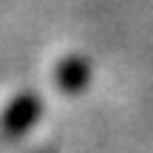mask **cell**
I'll return each instance as SVG.
<instances>
[{"instance_id": "cell-1", "label": "cell", "mask_w": 153, "mask_h": 153, "mask_svg": "<svg viewBox=\"0 0 153 153\" xmlns=\"http://www.w3.org/2000/svg\"><path fill=\"white\" fill-rule=\"evenodd\" d=\"M43 114V102H40L34 94H20L9 102V108L0 116V133L9 139H17L34 125Z\"/></svg>"}, {"instance_id": "cell-2", "label": "cell", "mask_w": 153, "mask_h": 153, "mask_svg": "<svg viewBox=\"0 0 153 153\" xmlns=\"http://www.w3.org/2000/svg\"><path fill=\"white\" fill-rule=\"evenodd\" d=\"M88 82V65L82 60H68L57 68V85L65 91H79Z\"/></svg>"}, {"instance_id": "cell-3", "label": "cell", "mask_w": 153, "mask_h": 153, "mask_svg": "<svg viewBox=\"0 0 153 153\" xmlns=\"http://www.w3.org/2000/svg\"><path fill=\"white\" fill-rule=\"evenodd\" d=\"M37 153H51V150H37Z\"/></svg>"}]
</instances>
